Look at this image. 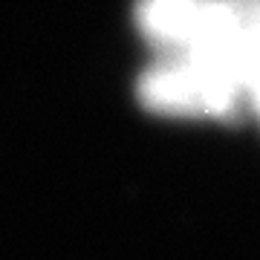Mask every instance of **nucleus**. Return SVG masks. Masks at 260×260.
Segmentation results:
<instances>
[{"instance_id":"f257e3e1","label":"nucleus","mask_w":260,"mask_h":260,"mask_svg":"<svg viewBox=\"0 0 260 260\" xmlns=\"http://www.w3.org/2000/svg\"><path fill=\"white\" fill-rule=\"evenodd\" d=\"M136 99L168 119L240 121L249 116L246 81L200 55H153L136 78Z\"/></svg>"},{"instance_id":"f03ea898","label":"nucleus","mask_w":260,"mask_h":260,"mask_svg":"<svg viewBox=\"0 0 260 260\" xmlns=\"http://www.w3.org/2000/svg\"><path fill=\"white\" fill-rule=\"evenodd\" d=\"M249 116L260 121V18L251 32V49H249Z\"/></svg>"}]
</instances>
